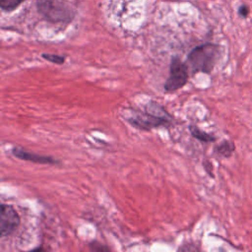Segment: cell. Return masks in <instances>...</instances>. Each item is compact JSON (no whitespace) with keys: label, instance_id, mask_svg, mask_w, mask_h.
Masks as SVG:
<instances>
[{"label":"cell","instance_id":"cell-1","mask_svg":"<svg viewBox=\"0 0 252 252\" xmlns=\"http://www.w3.org/2000/svg\"><path fill=\"white\" fill-rule=\"evenodd\" d=\"M127 121L135 128L149 131L154 128L168 126L172 122V116L158 102L150 101L143 111L135 110Z\"/></svg>","mask_w":252,"mask_h":252},{"label":"cell","instance_id":"cell-2","mask_svg":"<svg viewBox=\"0 0 252 252\" xmlns=\"http://www.w3.org/2000/svg\"><path fill=\"white\" fill-rule=\"evenodd\" d=\"M220 47L213 43H204L193 48L187 56V65L193 74L211 73L220 58Z\"/></svg>","mask_w":252,"mask_h":252},{"label":"cell","instance_id":"cell-3","mask_svg":"<svg viewBox=\"0 0 252 252\" xmlns=\"http://www.w3.org/2000/svg\"><path fill=\"white\" fill-rule=\"evenodd\" d=\"M39 13L53 23L68 22L73 17V11L68 0H37Z\"/></svg>","mask_w":252,"mask_h":252},{"label":"cell","instance_id":"cell-4","mask_svg":"<svg viewBox=\"0 0 252 252\" xmlns=\"http://www.w3.org/2000/svg\"><path fill=\"white\" fill-rule=\"evenodd\" d=\"M189 79V67L187 63L178 57H172L169 66V76L164 83V91L173 93L183 88Z\"/></svg>","mask_w":252,"mask_h":252},{"label":"cell","instance_id":"cell-5","mask_svg":"<svg viewBox=\"0 0 252 252\" xmlns=\"http://www.w3.org/2000/svg\"><path fill=\"white\" fill-rule=\"evenodd\" d=\"M21 223L18 212L12 205L1 204L0 207V236L6 237L17 230Z\"/></svg>","mask_w":252,"mask_h":252},{"label":"cell","instance_id":"cell-6","mask_svg":"<svg viewBox=\"0 0 252 252\" xmlns=\"http://www.w3.org/2000/svg\"><path fill=\"white\" fill-rule=\"evenodd\" d=\"M12 155L19 159L32 161V162H35V163H40V164H55L58 162L52 157L42 156V155H38L35 153H31V152L25 151L20 148H13Z\"/></svg>","mask_w":252,"mask_h":252},{"label":"cell","instance_id":"cell-7","mask_svg":"<svg viewBox=\"0 0 252 252\" xmlns=\"http://www.w3.org/2000/svg\"><path fill=\"white\" fill-rule=\"evenodd\" d=\"M189 131L195 139H197V140H199L203 143H212V142L216 141V138L214 136H212L211 134L201 130L199 127H197L195 125H190L189 126Z\"/></svg>","mask_w":252,"mask_h":252},{"label":"cell","instance_id":"cell-8","mask_svg":"<svg viewBox=\"0 0 252 252\" xmlns=\"http://www.w3.org/2000/svg\"><path fill=\"white\" fill-rule=\"evenodd\" d=\"M233 149H234V147H233L232 143H230L228 141H224L216 148V153L222 157H229L231 155V153L233 152Z\"/></svg>","mask_w":252,"mask_h":252},{"label":"cell","instance_id":"cell-9","mask_svg":"<svg viewBox=\"0 0 252 252\" xmlns=\"http://www.w3.org/2000/svg\"><path fill=\"white\" fill-rule=\"evenodd\" d=\"M24 0H0L1 8L5 11H12L16 9Z\"/></svg>","mask_w":252,"mask_h":252},{"label":"cell","instance_id":"cell-10","mask_svg":"<svg viewBox=\"0 0 252 252\" xmlns=\"http://www.w3.org/2000/svg\"><path fill=\"white\" fill-rule=\"evenodd\" d=\"M41 57L51 63H54V64H58V65H61L65 62V57L64 56H60V55H57V54H50V53H42Z\"/></svg>","mask_w":252,"mask_h":252}]
</instances>
